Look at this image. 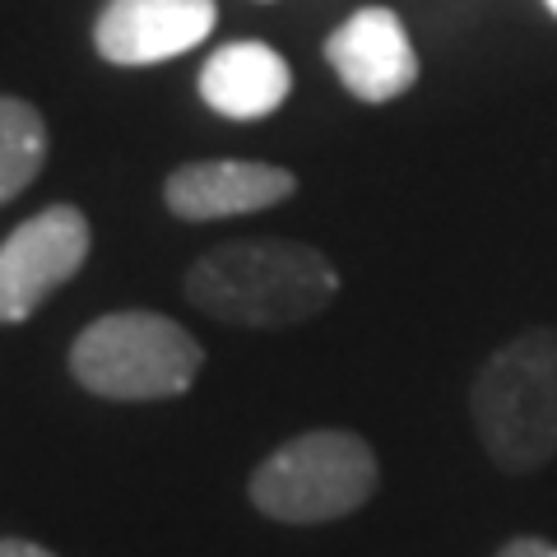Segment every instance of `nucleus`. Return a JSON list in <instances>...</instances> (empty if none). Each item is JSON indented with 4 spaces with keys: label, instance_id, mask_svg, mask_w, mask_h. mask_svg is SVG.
I'll return each instance as SVG.
<instances>
[{
    "label": "nucleus",
    "instance_id": "13",
    "mask_svg": "<svg viewBox=\"0 0 557 557\" xmlns=\"http://www.w3.org/2000/svg\"><path fill=\"white\" fill-rule=\"evenodd\" d=\"M544 5H548V14H553V20H557V0H544Z\"/></svg>",
    "mask_w": 557,
    "mask_h": 557
},
{
    "label": "nucleus",
    "instance_id": "7",
    "mask_svg": "<svg viewBox=\"0 0 557 557\" xmlns=\"http://www.w3.org/2000/svg\"><path fill=\"white\" fill-rule=\"evenodd\" d=\"M214 24V0H108L94 24V47L108 65L139 70L196 51Z\"/></svg>",
    "mask_w": 557,
    "mask_h": 557
},
{
    "label": "nucleus",
    "instance_id": "8",
    "mask_svg": "<svg viewBox=\"0 0 557 557\" xmlns=\"http://www.w3.org/2000/svg\"><path fill=\"white\" fill-rule=\"evenodd\" d=\"M298 196V177L278 163L256 159H200L168 172L163 205L182 223H214L237 214H260Z\"/></svg>",
    "mask_w": 557,
    "mask_h": 557
},
{
    "label": "nucleus",
    "instance_id": "3",
    "mask_svg": "<svg viewBox=\"0 0 557 557\" xmlns=\"http://www.w3.org/2000/svg\"><path fill=\"white\" fill-rule=\"evenodd\" d=\"M200 368V339L163 311H108L70 344V376L116 405L177 399L196 386Z\"/></svg>",
    "mask_w": 557,
    "mask_h": 557
},
{
    "label": "nucleus",
    "instance_id": "10",
    "mask_svg": "<svg viewBox=\"0 0 557 557\" xmlns=\"http://www.w3.org/2000/svg\"><path fill=\"white\" fill-rule=\"evenodd\" d=\"M47 163V121L28 98H0V205L24 196Z\"/></svg>",
    "mask_w": 557,
    "mask_h": 557
},
{
    "label": "nucleus",
    "instance_id": "2",
    "mask_svg": "<svg viewBox=\"0 0 557 557\" xmlns=\"http://www.w3.org/2000/svg\"><path fill=\"white\" fill-rule=\"evenodd\" d=\"M469 418L502 474H534L557 460V325H530L483 358Z\"/></svg>",
    "mask_w": 557,
    "mask_h": 557
},
{
    "label": "nucleus",
    "instance_id": "5",
    "mask_svg": "<svg viewBox=\"0 0 557 557\" xmlns=\"http://www.w3.org/2000/svg\"><path fill=\"white\" fill-rule=\"evenodd\" d=\"M94 247V228L75 205H51L0 242V325H24L61 284H70Z\"/></svg>",
    "mask_w": 557,
    "mask_h": 557
},
{
    "label": "nucleus",
    "instance_id": "6",
    "mask_svg": "<svg viewBox=\"0 0 557 557\" xmlns=\"http://www.w3.org/2000/svg\"><path fill=\"white\" fill-rule=\"evenodd\" d=\"M325 61L358 102H395L418 84V51L391 5H362L325 38Z\"/></svg>",
    "mask_w": 557,
    "mask_h": 557
},
{
    "label": "nucleus",
    "instance_id": "11",
    "mask_svg": "<svg viewBox=\"0 0 557 557\" xmlns=\"http://www.w3.org/2000/svg\"><path fill=\"white\" fill-rule=\"evenodd\" d=\"M493 557H557V544L553 539H539V534H516Z\"/></svg>",
    "mask_w": 557,
    "mask_h": 557
},
{
    "label": "nucleus",
    "instance_id": "1",
    "mask_svg": "<svg viewBox=\"0 0 557 557\" xmlns=\"http://www.w3.org/2000/svg\"><path fill=\"white\" fill-rule=\"evenodd\" d=\"M186 302L223 325L284 330L339 298V270L325 251L288 237H242L205 251L186 270Z\"/></svg>",
    "mask_w": 557,
    "mask_h": 557
},
{
    "label": "nucleus",
    "instance_id": "12",
    "mask_svg": "<svg viewBox=\"0 0 557 557\" xmlns=\"http://www.w3.org/2000/svg\"><path fill=\"white\" fill-rule=\"evenodd\" d=\"M0 557H57V553L33 544V539H0Z\"/></svg>",
    "mask_w": 557,
    "mask_h": 557
},
{
    "label": "nucleus",
    "instance_id": "9",
    "mask_svg": "<svg viewBox=\"0 0 557 557\" xmlns=\"http://www.w3.org/2000/svg\"><path fill=\"white\" fill-rule=\"evenodd\" d=\"M196 89L209 112L228 121H260L278 112L293 94V65L270 42H223L205 57Z\"/></svg>",
    "mask_w": 557,
    "mask_h": 557
},
{
    "label": "nucleus",
    "instance_id": "4",
    "mask_svg": "<svg viewBox=\"0 0 557 557\" xmlns=\"http://www.w3.org/2000/svg\"><path fill=\"white\" fill-rule=\"evenodd\" d=\"M381 465L368 437L344 428L298 432L251 469L247 497L278 525H330L368 507Z\"/></svg>",
    "mask_w": 557,
    "mask_h": 557
}]
</instances>
